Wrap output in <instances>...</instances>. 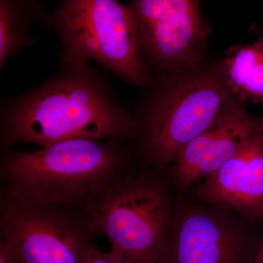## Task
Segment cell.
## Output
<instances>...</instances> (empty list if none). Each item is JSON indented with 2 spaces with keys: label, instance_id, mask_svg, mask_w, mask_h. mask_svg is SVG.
Returning a JSON list of instances; mask_svg holds the SVG:
<instances>
[{
  "label": "cell",
  "instance_id": "6da1fadb",
  "mask_svg": "<svg viewBox=\"0 0 263 263\" xmlns=\"http://www.w3.org/2000/svg\"><path fill=\"white\" fill-rule=\"evenodd\" d=\"M1 127L5 144L46 148L73 139L122 142L134 137L135 119L108 81L86 65L62 67L43 84L5 102Z\"/></svg>",
  "mask_w": 263,
  "mask_h": 263
},
{
  "label": "cell",
  "instance_id": "7a4b0ae2",
  "mask_svg": "<svg viewBox=\"0 0 263 263\" xmlns=\"http://www.w3.org/2000/svg\"><path fill=\"white\" fill-rule=\"evenodd\" d=\"M236 101L221 62L205 61L154 76L133 112V138L140 140L142 152L152 163H174L181 151Z\"/></svg>",
  "mask_w": 263,
  "mask_h": 263
},
{
  "label": "cell",
  "instance_id": "3957f363",
  "mask_svg": "<svg viewBox=\"0 0 263 263\" xmlns=\"http://www.w3.org/2000/svg\"><path fill=\"white\" fill-rule=\"evenodd\" d=\"M122 143L73 139L8 153L2 175L11 200L55 208L91 202L119 179L128 157Z\"/></svg>",
  "mask_w": 263,
  "mask_h": 263
},
{
  "label": "cell",
  "instance_id": "277c9868",
  "mask_svg": "<svg viewBox=\"0 0 263 263\" xmlns=\"http://www.w3.org/2000/svg\"><path fill=\"white\" fill-rule=\"evenodd\" d=\"M48 22L62 44V67L95 61L136 87L146 89L154 75L140 51L129 5L116 0H65Z\"/></svg>",
  "mask_w": 263,
  "mask_h": 263
},
{
  "label": "cell",
  "instance_id": "5b68a950",
  "mask_svg": "<svg viewBox=\"0 0 263 263\" xmlns=\"http://www.w3.org/2000/svg\"><path fill=\"white\" fill-rule=\"evenodd\" d=\"M87 226L133 263H164L174 213L167 192L148 178L117 179L89 202Z\"/></svg>",
  "mask_w": 263,
  "mask_h": 263
},
{
  "label": "cell",
  "instance_id": "8992f818",
  "mask_svg": "<svg viewBox=\"0 0 263 263\" xmlns=\"http://www.w3.org/2000/svg\"><path fill=\"white\" fill-rule=\"evenodd\" d=\"M140 51L154 76L184 70L205 61L209 26L195 0H136Z\"/></svg>",
  "mask_w": 263,
  "mask_h": 263
},
{
  "label": "cell",
  "instance_id": "52a82bcc",
  "mask_svg": "<svg viewBox=\"0 0 263 263\" xmlns=\"http://www.w3.org/2000/svg\"><path fill=\"white\" fill-rule=\"evenodd\" d=\"M239 213L196 205L174 214L164 263H254L263 234Z\"/></svg>",
  "mask_w": 263,
  "mask_h": 263
},
{
  "label": "cell",
  "instance_id": "ba28073f",
  "mask_svg": "<svg viewBox=\"0 0 263 263\" xmlns=\"http://www.w3.org/2000/svg\"><path fill=\"white\" fill-rule=\"evenodd\" d=\"M60 208L10 200L1 215V241L16 263H81L88 226Z\"/></svg>",
  "mask_w": 263,
  "mask_h": 263
},
{
  "label": "cell",
  "instance_id": "9c48e42d",
  "mask_svg": "<svg viewBox=\"0 0 263 263\" xmlns=\"http://www.w3.org/2000/svg\"><path fill=\"white\" fill-rule=\"evenodd\" d=\"M263 129L262 119L236 101L224 108L212 124L185 147L174 163L180 185L200 183L229 161L251 137Z\"/></svg>",
  "mask_w": 263,
  "mask_h": 263
},
{
  "label": "cell",
  "instance_id": "30bf717a",
  "mask_svg": "<svg viewBox=\"0 0 263 263\" xmlns=\"http://www.w3.org/2000/svg\"><path fill=\"white\" fill-rule=\"evenodd\" d=\"M197 193L209 205L263 220V129L200 181Z\"/></svg>",
  "mask_w": 263,
  "mask_h": 263
},
{
  "label": "cell",
  "instance_id": "8fae6325",
  "mask_svg": "<svg viewBox=\"0 0 263 263\" xmlns=\"http://www.w3.org/2000/svg\"><path fill=\"white\" fill-rule=\"evenodd\" d=\"M221 62L230 89L239 101L263 103V35L253 43L231 46Z\"/></svg>",
  "mask_w": 263,
  "mask_h": 263
},
{
  "label": "cell",
  "instance_id": "7c38bea8",
  "mask_svg": "<svg viewBox=\"0 0 263 263\" xmlns=\"http://www.w3.org/2000/svg\"><path fill=\"white\" fill-rule=\"evenodd\" d=\"M41 5L33 0L0 1V67L10 57L34 44L31 29L41 13Z\"/></svg>",
  "mask_w": 263,
  "mask_h": 263
},
{
  "label": "cell",
  "instance_id": "4fadbf2b",
  "mask_svg": "<svg viewBox=\"0 0 263 263\" xmlns=\"http://www.w3.org/2000/svg\"><path fill=\"white\" fill-rule=\"evenodd\" d=\"M81 263H133L120 254L110 250L108 253L101 252L90 246L85 252Z\"/></svg>",
  "mask_w": 263,
  "mask_h": 263
},
{
  "label": "cell",
  "instance_id": "5bb4252c",
  "mask_svg": "<svg viewBox=\"0 0 263 263\" xmlns=\"http://www.w3.org/2000/svg\"><path fill=\"white\" fill-rule=\"evenodd\" d=\"M0 263H16L3 241L0 243Z\"/></svg>",
  "mask_w": 263,
  "mask_h": 263
},
{
  "label": "cell",
  "instance_id": "9a60e30c",
  "mask_svg": "<svg viewBox=\"0 0 263 263\" xmlns=\"http://www.w3.org/2000/svg\"><path fill=\"white\" fill-rule=\"evenodd\" d=\"M254 263H263V239L260 247H259L258 254H257V257H256Z\"/></svg>",
  "mask_w": 263,
  "mask_h": 263
}]
</instances>
